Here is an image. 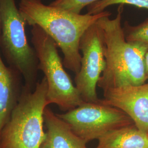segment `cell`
<instances>
[{"mask_svg": "<svg viewBox=\"0 0 148 148\" xmlns=\"http://www.w3.org/2000/svg\"><path fill=\"white\" fill-rule=\"evenodd\" d=\"M99 0H56L49 5L70 12L80 14L82 9Z\"/></svg>", "mask_w": 148, "mask_h": 148, "instance_id": "5bb4252c", "label": "cell"}, {"mask_svg": "<svg viewBox=\"0 0 148 148\" xmlns=\"http://www.w3.org/2000/svg\"><path fill=\"white\" fill-rule=\"evenodd\" d=\"M0 24H1V18H0Z\"/></svg>", "mask_w": 148, "mask_h": 148, "instance_id": "2e32d148", "label": "cell"}, {"mask_svg": "<svg viewBox=\"0 0 148 148\" xmlns=\"http://www.w3.org/2000/svg\"><path fill=\"white\" fill-rule=\"evenodd\" d=\"M32 34L39 68L47 81L48 104H55L67 111L82 104L84 101L64 68L56 43L39 27H34Z\"/></svg>", "mask_w": 148, "mask_h": 148, "instance_id": "277c9868", "label": "cell"}, {"mask_svg": "<svg viewBox=\"0 0 148 148\" xmlns=\"http://www.w3.org/2000/svg\"><path fill=\"white\" fill-rule=\"evenodd\" d=\"M19 10L25 21L39 27L51 37L63 53V64L77 74L81 67L79 42L86 31L108 11L96 14H75L50 5L40 0H21Z\"/></svg>", "mask_w": 148, "mask_h": 148, "instance_id": "6da1fadb", "label": "cell"}, {"mask_svg": "<svg viewBox=\"0 0 148 148\" xmlns=\"http://www.w3.org/2000/svg\"><path fill=\"white\" fill-rule=\"evenodd\" d=\"M123 29L127 41L143 43L148 46V19L136 26L127 24Z\"/></svg>", "mask_w": 148, "mask_h": 148, "instance_id": "4fadbf2b", "label": "cell"}, {"mask_svg": "<svg viewBox=\"0 0 148 148\" xmlns=\"http://www.w3.org/2000/svg\"><path fill=\"white\" fill-rule=\"evenodd\" d=\"M103 103L127 114L136 126L148 134V82L104 90Z\"/></svg>", "mask_w": 148, "mask_h": 148, "instance_id": "ba28073f", "label": "cell"}, {"mask_svg": "<svg viewBox=\"0 0 148 148\" xmlns=\"http://www.w3.org/2000/svg\"><path fill=\"white\" fill-rule=\"evenodd\" d=\"M58 115L86 143L98 139L113 130L134 125L124 112L104 104L101 100L84 101L76 108Z\"/></svg>", "mask_w": 148, "mask_h": 148, "instance_id": "5b68a950", "label": "cell"}, {"mask_svg": "<svg viewBox=\"0 0 148 148\" xmlns=\"http://www.w3.org/2000/svg\"><path fill=\"white\" fill-rule=\"evenodd\" d=\"M2 40L6 52L13 65L27 83L35 75L36 56L30 47L25 32V21L14 0H0Z\"/></svg>", "mask_w": 148, "mask_h": 148, "instance_id": "8992f818", "label": "cell"}, {"mask_svg": "<svg viewBox=\"0 0 148 148\" xmlns=\"http://www.w3.org/2000/svg\"><path fill=\"white\" fill-rule=\"evenodd\" d=\"M122 11L121 5L115 18L104 16L97 22L103 31L105 46L106 67L97 85L103 90L142 85L147 80L145 57L148 46L126 40L121 25Z\"/></svg>", "mask_w": 148, "mask_h": 148, "instance_id": "7a4b0ae2", "label": "cell"}, {"mask_svg": "<svg viewBox=\"0 0 148 148\" xmlns=\"http://www.w3.org/2000/svg\"><path fill=\"white\" fill-rule=\"evenodd\" d=\"M17 102L14 79L0 56V135Z\"/></svg>", "mask_w": 148, "mask_h": 148, "instance_id": "8fae6325", "label": "cell"}, {"mask_svg": "<svg viewBox=\"0 0 148 148\" xmlns=\"http://www.w3.org/2000/svg\"><path fill=\"white\" fill-rule=\"evenodd\" d=\"M117 4L131 5L148 9V0H99L88 6L87 13L98 14L104 11L108 7Z\"/></svg>", "mask_w": 148, "mask_h": 148, "instance_id": "7c38bea8", "label": "cell"}, {"mask_svg": "<svg viewBox=\"0 0 148 148\" xmlns=\"http://www.w3.org/2000/svg\"><path fill=\"white\" fill-rule=\"evenodd\" d=\"M145 70L147 79H148V52L146 54L145 57Z\"/></svg>", "mask_w": 148, "mask_h": 148, "instance_id": "9a60e30c", "label": "cell"}, {"mask_svg": "<svg viewBox=\"0 0 148 148\" xmlns=\"http://www.w3.org/2000/svg\"><path fill=\"white\" fill-rule=\"evenodd\" d=\"M44 122L47 131L41 148H87V143L48 107L44 111Z\"/></svg>", "mask_w": 148, "mask_h": 148, "instance_id": "9c48e42d", "label": "cell"}, {"mask_svg": "<svg viewBox=\"0 0 148 148\" xmlns=\"http://www.w3.org/2000/svg\"><path fill=\"white\" fill-rule=\"evenodd\" d=\"M47 84L43 77L33 92L17 102L0 135V148H41L45 139L44 111L48 105Z\"/></svg>", "mask_w": 148, "mask_h": 148, "instance_id": "3957f363", "label": "cell"}, {"mask_svg": "<svg viewBox=\"0 0 148 148\" xmlns=\"http://www.w3.org/2000/svg\"><path fill=\"white\" fill-rule=\"evenodd\" d=\"M98 140L95 148H148V134L135 125L113 130Z\"/></svg>", "mask_w": 148, "mask_h": 148, "instance_id": "30bf717a", "label": "cell"}, {"mask_svg": "<svg viewBox=\"0 0 148 148\" xmlns=\"http://www.w3.org/2000/svg\"><path fill=\"white\" fill-rule=\"evenodd\" d=\"M103 31L97 23L90 27L81 37V67L75 77V86L85 102H98L96 91L106 67Z\"/></svg>", "mask_w": 148, "mask_h": 148, "instance_id": "52a82bcc", "label": "cell"}]
</instances>
